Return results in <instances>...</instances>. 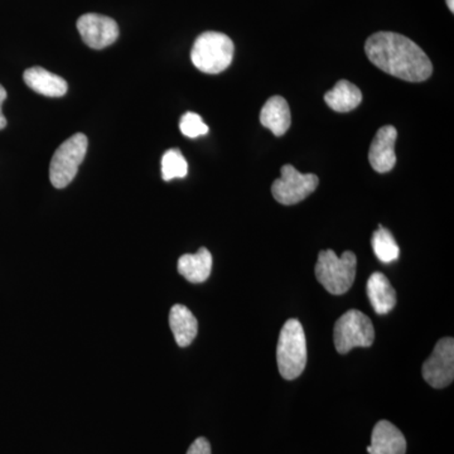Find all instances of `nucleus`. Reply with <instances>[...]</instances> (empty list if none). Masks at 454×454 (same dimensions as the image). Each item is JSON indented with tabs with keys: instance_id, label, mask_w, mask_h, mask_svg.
<instances>
[{
	"instance_id": "nucleus-1",
	"label": "nucleus",
	"mask_w": 454,
	"mask_h": 454,
	"mask_svg": "<svg viewBox=\"0 0 454 454\" xmlns=\"http://www.w3.org/2000/svg\"><path fill=\"white\" fill-rule=\"evenodd\" d=\"M367 59L384 73L409 82H422L432 76L429 57L415 42L393 32H379L367 38Z\"/></svg>"
},
{
	"instance_id": "nucleus-2",
	"label": "nucleus",
	"mask_w": 454,
	"mask_h": 454,
	"mask_svg": "<svg viewBox=\"0 0 454 454\" xmlns=\"http://www.w3.org/2000/svg\"><path fill=\"white\" fill-rule=\"evenodd\" d=\"M277 363L280 375L286 380L300 378L306 369V333L298 319H288L280 331L277 346Z\"/></svg>"
},
{
	"instance_id": "nucleus-3",
	"label": "nucleus",
	"mask_w": 454,
	"mask_h": 454,
	"mask_svg": "<svg viewBox=\"0 0 454 454\" xmlns=\"http://www.w3.org/2000/svg\"><path fill=\"white\" fill-rule=\"evenodd\" d=\"M357 258L352 252L339 256L333 250H322L316 264V278L325 291L333 295L345 294L356 278Z\"/></svg>"
},
{
	"instance_id": "nucleus-4",
	"label": "nucleus",
	"mask_w": 454,
	"mask_h": 454,
	"mask_svg": "<svg viewBox=\"0 0 454 454\" xmlns=\"http://www.w3.org/2000/svg\"><path fill=\"white\" fill-rule=\"evenodd\" d=\"M231 38L220 32H205L197 37L191 51V59L197 70L216 74L225 71L234 59Z\"/></svg>"
},
{
	"instance_id": "nucleus-5",
	"label": "nucleus",
	"mask_w": 454,
	"mask_h": 454,
	"mask_svg": "<svg viewBox=\"0 0 454 454\" xmlns=\"http://www.w3.org/2000/svg\"><path fill=\"white\" fill-rule=\"evenodd\" d=\"M88 146V137L77 133L57 148L50 166V181L53 187L61 190L74 181L85 160Z\"/></svg>"
},
{
	"instance_id": "nucleus-6",
	"label": "nucleus",
	"mask_w": 454,
	"mask_h": 454,
	"mask_svg": "<svg viewBox=\"0 0 454 454\" xmlns=\"http://www.w3.org/2000/svg\"><path fill=\"white\" fill-rule=\"evenodd\" d=\"M333 340L339 354H348L355 348H370L375 340L372 319L360 310H348L334 325Z\"/></svg>"
},
{
	"instance_id": "nucleus-7",
	"label": "nucleus",
	"mask_w": 454,
	"mask_h": 454,
	"mask_svg": "<svg viewBox=\"0 0 454 454\" xmlns=\"http://www.w3.org/2000/svg\"><path fill=\"white\" fill-rule=\"evenodd\" d=\"M319 179L313 173L303 175L291 164L282 167V177L274 181L271 186L274 199L282 205H297L315 192Z\"/></svg>"
},
{
	"instance_id": "nucleus-8",
	"label": "nucleus",
	"mask_w": 454,
	"mask_h": 454,
	"mask_svg": "<svg viewBox=\"0 0 454 454\" xmlns=\"http://www.w3.org/2000/svg\"><path fill=\"white\" fill-rule=\"evenodd\" d=\"M424 380L434 389L450 387L454 379V340L452 337L439 340L432 355L424 363Z\"/></svg>"
},
{
	"instance_id": "nucleus-9",
	"label": "nucleus",
	"mask_w": 454,
	"mask_h": 454,
	"mask_svg": "<svg viewBox=\"0 0 454 454\" xmlns=\"http://www.w3.org/2000/svg\"><path fill=\"white\" fill-rule=\"evenodd\" d=\"M77 31L82 41L92 50H104L118 40V23L100 14H83L77 20Z\"/></svg>"
},
{
	"instance_id": "nucleus-10",
	"label": "nucleus",
	"mask_w": 454,
	"mask_h": 454,
	"mask_svg": "<svg viewBox=\"0 0 454 454\" xmlns=\"http://www.w3.org/2000/svg\"><path fill=\"white\" fill-rule=\"evenodd\" d=\"M397 131L393 125L382 127L376 133L369 151L370 164L376 172L387 173L395 167Z\"/></svg>"
},
{
	"instance_id": "nucleus-11",
	"label": "nucleus",
	"mask_w": 454,
	"mask_h": 454,
	"mask_svg": "<svg viewBox=\"0 0 454 454\" xmlns=\"http://www.w3.org/2000/svg\"><path fill=\"white\" fill-rule=\"evenodd\" d=\"M369 454H405L404 434L387 420H380L373 427L372 444L367 447Z\"/></svg>"
},
{
	"instance_id": "nucleus-12",
	"label": "nucleus",
	"mask_w": 454,
	"mask_h": 454,
	"mask_svg": "<svg viewBox=\"0 0 454 454\" xmlns=\"http://www.w3.org/2000/svg\"><path fill=\"white\" fill-rule=\"evenodd\" d=\"M23 79L29 89L47 98L65 97L68 90L66 80L42 67L28 68L23 74Z\"/></svg>"
},
{
	"instance_id": "nucleus-13",
	"label": "nucleus",
	"mask_w": 454,
	"mask_h": 454,
	"mask_svg": "<svg viewBox=\"0 0 454 454\" xmlns=\"http://www.w3.org/2000/svg\"><path fill=\"white\" fill-rule=\"evenodd\" d=\"M291 110L282 97L269 98L260 113V122L276 137H282L291 128Z\"/></svg>"
},
{
	"instance_id": "nucleus-14",
	"label": "nucleus",
	"mask_w": 454,
	"mask_h": 454,
	"mask_svg": "<svg viewBox=\"0 0 454 454\" xmlns=\"http://www.w3.org/2000/svg\"><path fill=\"white\" fill-rule=\"evenodd\" d=\"M367 297L378 315H387L396 306V292L382 273H373L367 280Z\"/></svg>"
},
{
	"instance_id": "nucleus-15",
	"label": "nucleus",
	"mask_w": 454,
	"mask_h": 454,
	"mask_svg": "<svg viewBox=\"0 0 454 454\" xmlns=\"http://www.w3.org/2000/svg\"><path fill=\"white\" fill-rule=\"evenodd\" d=\"M169 325L179 348H187L199 333L196 317L184 304H176L169 312Z\"/></svg>"
},
{
	"instance_id": "nucleus-16",
	"label": "nucleus",
	"mask_w": 454,
	"mask_h": 454,
	"mask_svg": "<svg viewBox=\"0 0 454 454\" xmlns=\"http://www.w3.org/2000/svg\"><path fill=\"white\" fill-rule=\"evenodd\" d=\"M212 255L206 247L196 254H184L178 260V273L190 283H203L211 276Z\"/></svg>"
},
{
	"instance_id": "nucleus-17",
	"label": "nucleus",
	"mask_w": 454,
	"mask_h": 454,
	"mask_svg": "<svg viewBox=\"0 0 454 454\" xmlns=\"http://www.w3.org/2000/svg\"><path fill=\"white\" fill-rule=\"evenodd\" d=\"M325 104L337 113H348L356 109L363 101V94L356 85L340 80L325 95Z\"/></svg>"
},
{
	"instance_id": "nucleus-18",
	"label": "nucleus",
	"mask_w": 454,
	"mask_h": 454,
	"mask_svg": "<svg viewBox=\"0 0 454 454\" xmlns=\"http://www.w3.org/2000/svg\"><path fill=\"white\" fill-rule=\"evenodd\" d=\"M372 245L376 258L384 264H389V262L399 259L400 249L395 239L391 235L389 230L385 229L384 226H379V229L373 232Z\"/></svg>"
},
{
	"instance_id": "nucleus-19",
	"label": "nucleus",
	"mask_w": 454,
	"mask_h": 454,
	"mask_svg": "<svg viewBox=\"0 0 454 454\" xmlns=\"http://www.w3.org/2000/svg\"><path fill=\"white\" fill-rule=\"evenodd\" d=\"M188 173L186 158L179 149H169L162 158V177L169 182L175 178H184Z\"/></svg>"
},
{
	"instance_id": "nucleus-20",
	"label": "nucleus",
	"mask_w": 454,
	"mask_h": 454,
	"mask_svg": "<svg viewBox=\"0 0 454 454\" xmlns=\"http://www.w3.org/2000/svg\"><path fill=\"white\" fill-rule=\"evenodd\" d=\"M179 129L187 138L195 139L208 133L207 125L203 122L201 116L196 113H186L179 121Z\"/></svg>"
},
{
	"instance_id": "nucleus-21",
	"label": "nucleus",
	"mask_w": 454,
	"mask_h": 454,
	"mask_svg": "<svg viewBox=\"0 0 454 454\" xmlns=\"http://www.w3.org/2000/svg\"><path fill=\"white\" fill-rule=\"evenodd\" d=\"M187 454H211L210 442L203 437L197 438L188 448Z\"/></svg>"
},
{
	"instance_id": "nucleus-22",
	"label": "nucleus",
	"mask_w": 454,
	"mask_h": 454,
	"mask_svg": "<svg viewBox=\"0 0 454 454\" xmlns=\"http://www.w3.org/2000/svg\"><path fill=\"white\" fill-rule=\"evenodd\" d=\"M5 98H7V91H5V89L0 85V130H3L7 127V119H5V116L3 115L2 112V106L3 103H4Z\"/></svg>"
},
{
	"instance_id": "nucleus-23",
	"label": "nucleus",
	"mask_w": 454,
	"mask_h": 454,
	"mask_svg": "<svg viewBox=\"0 0 454 454\" xmlns=\"http://www.w3.org/2000/svg\"><path fill=\"white\" fill-rule=\"evenodd\" d=\"M448 8H450V11L454 13V0H446Z\"/></svg>"
}]
</instances>
